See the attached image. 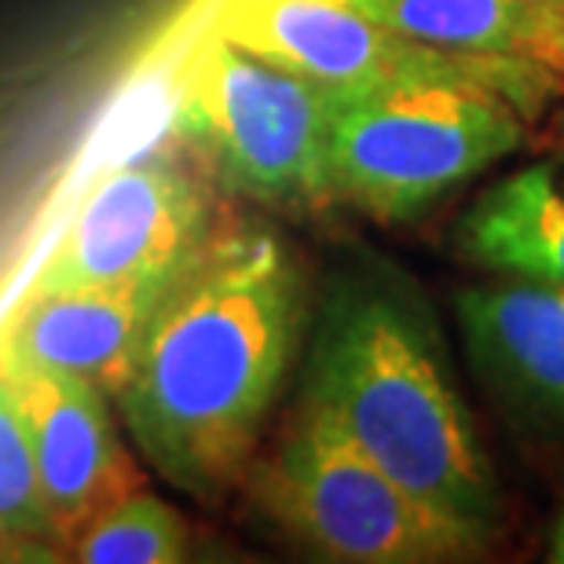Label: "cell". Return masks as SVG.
<instances>
[{
  "label": "cell",
  "mask_w": 564,
  "mask_h": 564,
  "mask_svg": "<svg viewBox=\"0 0 564 564\" xmlns=\"http://www.w3.org/2000/svg\"><path fill=\"white\" fill-rule=\"evenodd\" d=\"M301 315V272L272 231H213L180 268L110 392L165 484L220 499L250 473Z\"/></svg>",
  "instance_id": "6da1fadb"
},
{
  "label": "cell",
  "mask_w": 564,
  "mask_h": 564,
  "mask_svg": "<svg viewBox=\"0 0 564 564\" xmlns=\"http://www.w3.org/2000/svg\"><path fill=\"white\" fill-rule=\"evenodd\" d=\"M304 397L403 491L480 539L491 535V462L425 326L397 293L375 282H341L330 293Z\"/></svg>",
  "instance_id": "7a4b0ae2"
},
{
  "label": "cell",
  "mask_w": 564,
  "mask_h": 564,
  "mask_svg": "<svg viewBox=\"0 0 564 564\" xmlns=\"http://www.w3.org/2000/svg\"><path fill=\"white\" fill-rule=\"evenodd\" d=\"M524 143V110L473 77H400L337 93L334 202L386 224L411 220Z\"/></svg>",
  "instance_id": "3957f363"
},
{
  "label": "cell",
  "mask_w": 564,
  "mask_h": 564,
  "mask_svg": "<svg viewBox=\"0 0 564 564\" xmlns=\"http://www.w3.org/2000/svg\"><path fill=\"white\" fill-rule=\"evenodd\" d=\"M250 488L268 521L326 561L436 564L488 543L403 491L308 397L272 455L250 466Z\"/></svg>",
  "instance_id": "277c9868"
},
{
  "label": "cell",
  "mask_w": 564,
  "mask_h": 564,
  "mask_svg": "<svg viewBox=\"0 0 564 564\" xmlns=\"http://www.w3.org/2000/svg\"><path fill=\"white\" fill-rule=\"evenodd\" d=\"M337 93L202 33L180 77L176 129L235 195L279 209L334 202L330 121Z\"/></svg>",
  "instance_id": "5b68a950"
},
{
  "label": "cell",
  "mask_w": 564,
  "mask_h": 564,
  "mask_svg": "<svg viewBox=\"0 0 564 564\" xmlns=\"http://www.w3.org/2000/svg\"><path fill=\"white\" fill-rule=\"evenodd\" d=\"M206 30L330 93H359L400 77H473L535 115L564 77L543 59L433 48L341 0H217Z\"/></svg>",
  "instance_id": "8992f818"
},
{
  "label": "cell",
  "mask_w": 564,
  "mask_h": 564,
  "mask_svg": "<svg viewBox=\"0 0 564 564\" xmlns=\"http://www.w3.org/2000/svg\"><path fill=\"white\" fill-rule=\"evenodd\" d=\"M213 198L184 162L147 154L93 184L30 293L169 279L209 242Z\"/></svg>",
  "instance_id": "52a82bcc"
},
{
  "label": "cell",
  "mask_w": 564,
  "mask_h": 564,
  "mask_svg": "<svg viewBox=\"0 0 564 564\" xmlns=\"http://www.w3.org/2000/svg\"><path fill=\"white\" fill-rule=\"evenodd\" d=\"M26 425L55 546L126 495L147 488L110 422V392L96 381L0 367Z\"/></svg>",
  "instance_id": "ba28073f"
},
{
  "label": "cell",
  "mask_w": 564,
  "mask_h": 564,
  "mask_svg": "<svg viewBox=\"0 0 564 564\" xmlns=\"http://www.w3.org/2000/svg\"><path fill=\"white\" fill-rule=\"evenodd\" d=\"M176 275L26 293V304L0 334V367L82 378L115 392Z\"/></svg>",
  "instance_id": "9c48e42d"
},
{
  "label": "cell",
  "mask_w": 564,
  "mask_h": 564,
  "mask_svg": "<svg viewBox=\"0 0 564 564\" xmlns=\"http://www.w3.org/2000/svg\"><path fill=\"white\" fill-rule=\"evenodd\" d=\"M455 308L484 381L517 411L564 422V282L469 286Z\"/></svg>",
  "instance_id": "30bf717a"
},
{
  "label": "cell",
  "mask_w": 564,
  "mask_h": 564,
  "mask_svg": "<svg viewBox=\"0 0 564 564\" xmlns=\"http://www.w3.org/2000/svg\"><path fill=\"white\" fill-rule=\"evenodd\" d=\"M466 261L532 282H564V147L506 173L458 224Z\"/></svg>",
  "instance_id": "8fae6325"
},
{
  "label": "cell",
  "mask_w": 564,
  "mask_h": 564,
  "mask_svg": "<svg viewBox=\"0 0 564 564\" xmlns=\"http://www.w3.org/2000/svg\"><path fill=\"white\" fill-rule=\"evenodd\" d=\"M411 41L466 55H521L564 74V8L539 0H352Z\"/></svg>",
  "instance_id": "7c38bea8"
},
{
  "label": "cell",
  "mask_w": 564,
  "mask_h": 564,
  "mask_svg": "<svg viewBox=\"0 0 564 564\" xmlns=\"http://www.w3.org/2000/svg\"><path fill=\"white\" fill-rule=\"evenodd\" d=\"M66 550L82 564H173L187 557V524L165 499L140 488L93 517Z\"/></svg>",
  "instance_id": "4fadbf2b"
},
{
  "label": "cell",
  "mask_w": 564,
  "mask_h": 564,
  "mask_svg": "<svg viewBox=\"0 0 564 564\" xmlns=\"http://www.w3.org/2000/svg\"><path fill=\"white\" fill-rule=\"evenodd\" d=\"M55 546L26 425L0 370V554Z\"/></svg>",
  "instance_id": "5bb4252c"
},
{
  "label": "cell",
  "mask_w": 564,
  "mask_h": 564,
  "mask_svg": "<svg viewBox=\"0 0 564 564\" xmlns=\"http://www.w3.org/2000/svg\"><path fill=\"white\" fill-rule=\"evenodd\" d=\"M546 557H550V561H557V564H564V510L557 513V521H554V528H550V543H546Z\"/></svg>",
  "instance_id": "9a60e30c"
},
{
  "label": "cell",
  "mask_w": 564,
  "mask_h": 564,
  "mask_svg": "<svg viewBox=\"0 0 564 564\" xmlns=\"http://www.w3.org/2000/svg\"><path fill=\"white\" fill-rule=\"evenodd\" d=\"M539 4H550V8H564V0H539Z\"/></svg>",
  "instance_id": "2e32d148"
},
{
  "label": "cell",
  "mask_w": 564,
  "mask_h": 564,
  "mask_svg": "<svg viewBox=\"0 0 564 564\" xmlns=\"http://www.w3.org/2000/svg\"><path fill=\"white\" fill-rule=\"evenodd\" d=\"M341 4H352V0H341Z\"/></svg>",
  "instance_id": "e0dca14e"
}]
</instances>
